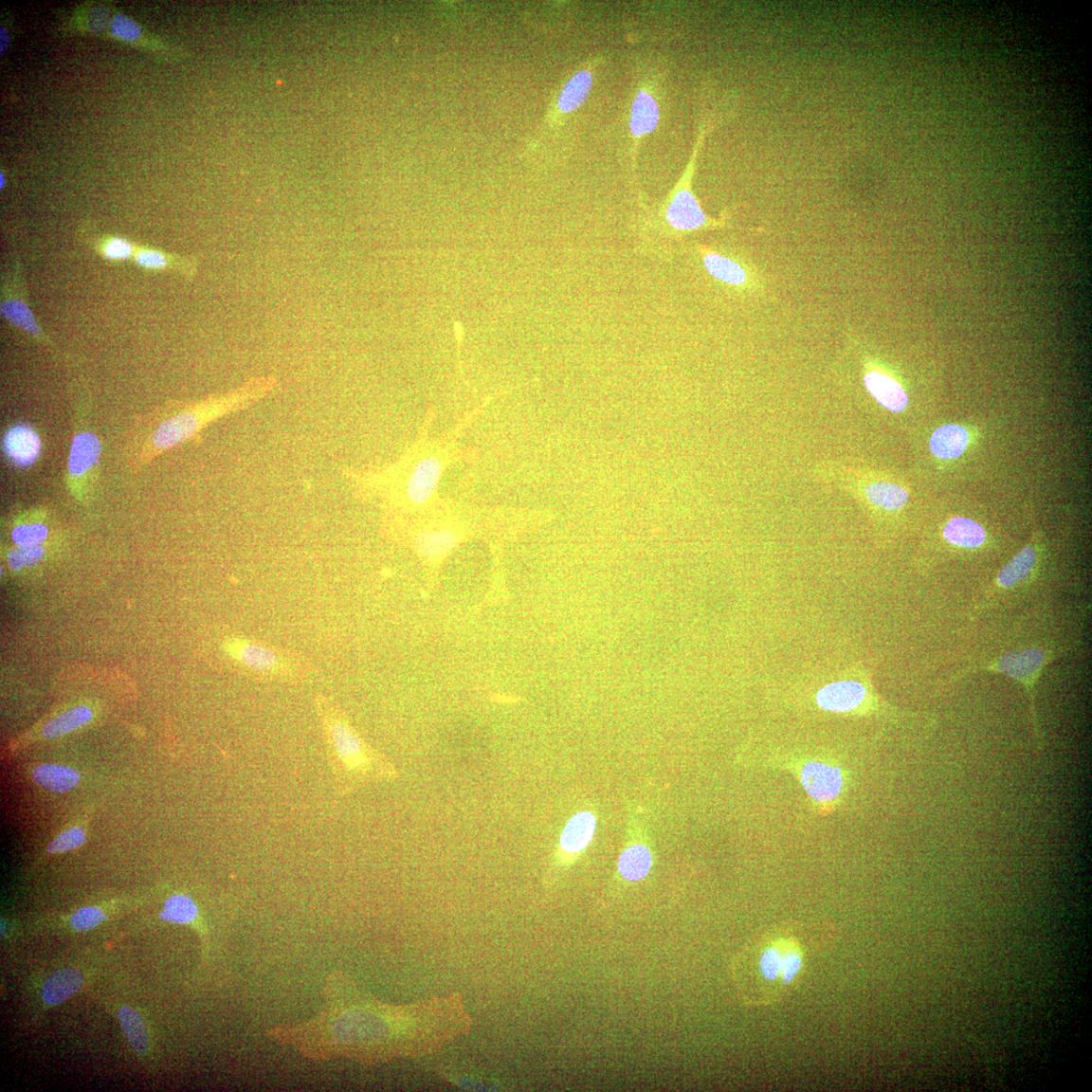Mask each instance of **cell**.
I'll return each mask as SVG.
<instances>
[{
	"label": "cell",
	"mask_w": 1092,
	"mask_h": 1092,
	"mask_svg": "<svg viewBox=\"0 0 1092 1092\" xmlns=\"http://www.w3.org/2000/svg\"><path fill=\"white\" fill-rule=\"evenodd\" d=\"M314 705L339 795H351L368 785L398 778L396 766L368 745L331 698L316 695Z\"/></svg>",
	"instance_id": "cell-1"
},
{
	"label": "cell",
	"mask_w": 1092,
	"mask_h": 1092,
	"mask_svg": "<svg viewBox=\"0 0 1092 1092\" xmlns=\"http://www.w3.org/2000/svg\"><path fill=\"white\" fill-rule=\"evenodd\" d=\"M825 934L828 933L780 929L761 936L751 950L755 959L754 1004L772 1005L792 992L803 977L812 951L828 940L822 938Z\"/></svg>",
	"instance_id": "cell-2"
},
{
	"label": "cell",
	"mask_w": 1092,
	"mask_h": 1092,
	"mask_svg": "<svg viewBox=\"0 0 1092 1092\" xmlns=\"http://www.w3.org/2000/svg\"><path fill=\"white\" fill-rule=\"evenodd\" d=\"M278 387L275 376L254 377L230 391L185 405L159 424L142 449L139 463H149L162 452L186 443L211 422L255 405Z\"/></svg>",
	"instance_id": "cell-3"
},
{
	"label": "cell",
	"mask_w": 1092,
	"mask_h": 1092,
	"mask_svg": "<svg viewBox=\"0 0 1092 1092\" xmlns=\"http://www.w3.org/2000/svg\"><path fill=\"white\" fill-rule=\"evenodd\" d=\"M221 646L231 665L251 681L300 685L312 673L305 657L250 637L228 636Z\"/></svg>",
	"instance_id": "cell-4"
},
{
	"label": "cell",
	"mask_w": 1092,
	"mask_h": 1092,
	"mask_svg": "<svg viewBox=\"0 0 1092 1092\" xmlns=\"http://www.w3.org/2000/svg\"><path fill=\"white\" fill-rule=\"evenodd\" d=\"M1064 650L1045 647H1030L1013 650L991 662L968 667L967 673L989 672L1012 679L1025 688L1029 701L1031 725L1039 747L1043 746V737L1036 712V685L1044 670Z\"/></svg>",
	"instance_id": "cell-5"
},
{
	"label": "cell",
	"mask_w": 1092,
	"mask_h": 1092,
	"mask_svg": "<svg viewBox=\"0 0 1092 1092\" xmlns=\"http://www.w3.org/2000/svg\"><path fill=\"white\" fill-rule=\"evenodd\" d=\"M2 294H0V315L4 320L14 329L25 334L29 339L48 347L55 348L53 341L40 325L27 301V293L24 281L23 265L20 261H14L9 268L3 273Z\"/></svg>",
	"instance_id": "cell-6"
},
{
	"label": "cell",
	"mask_w": 1092,
	"mask_h": 1092,
	"mask_svg": "<svg viewBox=\"0 0 1092 1092\" xmlns=\"http://www.w3.org/2000/svg\"><path fill=\"white\" fill-rule=\"evenodd\" d=\"M101 455L99 437L88 429L76 432L67 464V483L70 493L84 502L97 480Z\"/></svg>",
	"instance_id": "cell-7"
},
{
	"label": "cell",
	"mask_w": 1092,
	"mask_h": 1092,
	"mask_svg": "<svg viewBox=\"0 0 1092 1092\" xmlns=\"http://www.w3.org/2000/svg\"><path fill=\"white\" fill-rule=\"evenodd\" d=\"M1037 564L1038 554L1036 549L1031 544L1027 545L1025 549L999 571L993 585L990 590H986L981 604L977 606V610L981 611L983 607L989 606L992 600L1001 594L1007 593V592L1012 591V589L1027 582L1031 574H1033Z\"/></svg>",
	"instance_id": "cell-8"
},
{
	"label": "cell",
	"mask_w": 1092,
	"mask_h": 1092,
	"mask_svg": "<svg viewBox=\"0 0 1092 1092\" xmlns=\"http://www.w3.org/2000/svg\"><path fill=\"white\" fill-rule=\"evenodd\" d=\"M801 782L809 795L818 803H832L840 796L844 785L840 768L821 762L803 767Z\"/></svg>",
	"instance_id": "cell-9"
},
{
	"label": "cell",
	"mask_w": 1092,
	"mask_h": 1092,
	"mask_svg": "<svg viewBox=\"0 0 1092 1092\" xmlns=\"http://www.w3.org/2000/svg\"><path fill=\"white\" fill-rule=\"evenodd\" d=\"M443 470V462L434 455L418 461L406 481L408 502L417 507L428 504L436 492Z\"/></svg>",
	"instance_id": "cell-10"
},
{
	"label": "cell",
	"mask_w": 1092,
	"mask_h": 1092,
	"mask_svg": "<svg viewBox=\"0 0 1092 1092\" xmlns=\"http://www.w3.org/2000/svg\"><path fill=\"white\" fill-rule=\"evenodd\" d=\"M132 262L145 270L174 272L187 281H192L199 272L196 258L148 246H139Z\"/></svg>",
	"instance_id": "cell-11"
},
{
	"label": "cell",
	"mask_w": 1092,
	"mask_h": 1092,
	"mask_svg": "<svg viewBox=\"0 0 1092 1092\" xmlns=\"http://www.w3.org/2000/svg\"><path fill=\"white\" fill-rule=\"evenodd\" d=\"M869 693L862 682L841 681L832 682L817 693L819 707L831 712H847L866 702Z\"/></svg>",
	"instance_id": "cell-12"
},
{
	"label": "cell",
	"mask_w": 1092,
	"mask_h": 1092,
	"mask_svg": "<svg viewBox=\"0 0 1092 1092\" xmlns=\"http://www.w3.org/2000/svg\"><path fill=\"white\" fill-rule=\"evenodd\" d=\"M4 449L14 465L28 467L40 457L41 439L36 430L27 425H14L5 434Z\"/></svg>",
	"instance_id": "cell-13"
},
{
	"label": "cell",
	"mask_w": 1092,
	"mask_h": 1092,
	"mask_svg": "<svg viewBox=\"0 0 1092 1092\" xmlns=\"http://www.w3.org/2000/svg\"><path fill=\"white\" fill-rule=\"evenodd\" d=\"M704 266L713 278L739 288H754L755 273L735 256L710 251L703 255Z\"/></svg>",
	"instance_id": "cell-14"
},
{
	"label": "cell",
	"mask_w": 1092,
	"mask_h": 1092,
	"mask_svg": "<svg viewBox=\"0 0 1092 1092\" xmlns=\"http://www.w3.org/2000/svg\"><path fill=\"white\" fill-rule=\"evenodd\" d=\"M667 222L680 231H695L709 225L700 203L689 189L680 190L665 211Z\"/></svg>",
	"instance_id": "cell-15"
},
{
	"label": "cell",
	"mask_w": 1092,
	"mask_h": 1092,
	"mask_svg": "<svg viewBox=\"0 0 1092 1092\" xmlns=\"http://www.w3.org/2000/svg\"><path fill=\"white\" fill-rule=\"evenodd\" d=\"M596 818L588 811H582L570 819L559 839V855L568 858L579 854L593 839Z\"/></svg>",
	"instance_id": "cell-16"
},
{
	"label": "cell",
	"mask_w": 1092,
	"mask_h": 1092,
	"mask_svg": "<svg viewBox=\"0 0 1092 1092\" xmlns=\"http://www.w3.org/2000/svg\"><path fill=\"white\" fill-rule=\"evenodd\" d=\"M461 537L450 527L428 528L414 538V549L423 558L437 560L447 555L458 545Z\"/></svg>",
	"instance_id": "cell-17"
},
{
	"label": "cell",
	"mask_w": 1092,
	"mask_h": 1092,
	"mask_svg": "<svg viewBox=\"0 0 1092 1092\" xmlns=\"http://www.w3.org/2000/svg\"><path fill=\"white\" fill-rule=\"evenodd\" d=\"M864 383L874 399L889 411L899 413L906 408L908 398L905 391L888 375L872 372L864 375Z\"/></svg>",
	"instance_id": "cell-18"
},
{
	"label": "cell",
	"mask_w": 1092,
	"mask_h": 1092,
	"mask_svg": "<svg viewBox=\"0 0 1092 1092\" xmlns=\"http://www.w3.org/2000/svg\"><path fill=\"white\" fill-rule=\"evenodd\" d=\"M83 982L79 970L60 969L45 981L42 998L49 1006L59 1005L78 992Z\"/></svg>",
	"instance_id": "cell-19"
},
{
	"label": "cell",
	"mask_w": 1092,
	"mask_h": 1092,
	"mask_svg": "<svg viewBox=\"0 0 1092 1092\" xmlns=\"http://www.w3.org/2000/svg\"><path fill=\"white\" fill-rule=\"evenodd\" d=\"M82 239L102 260L111 263L133 261L136 250L139 246L127 238L114 235H94L83 232Z\"/></svg>",
	"instance_id": "cell-20"
},
{
	"label": "cell",
	"mask_w": 1092,
	"mask_h": 1092,
	"mask_svg": "<svg viewBox=\"0 0 1092 1092\" xmlns=\"http://www.w3.org/2000/svg\"><path fill=\"white\" fill-rule=\"evenodd\" d=\"M969 443L968 431L960 425H945L937 429L930 442L931 451L942 460L957 459Z\"/></svg>",
	"instance_id": "cell-21"
},
{
	"label": "cell",
	"mask_w": 1092,
	"mask_h": 1092,
	"mask_svg": "<svg viewBox=\"0 0 1092 1092\" xmlns=\"http://www.w3.org/2000/svg\"><path fill=\"white\" fill-rule=\"evenodd\" d=\"M33 778L41 787L57 793L71 791V789L76 787L81 781V775L78 771L56 764L38 766L33 771Z\"/></svg>",
	"instance_id": "cell-22"
},
{
	"label": "cell",
	"mask_w": 1092,
	"mask_h": 1092,
	"mask_svg": "<svg viewBox=\"0 0 1092 1092\" xmlns=\"http://www.w3.org/2000/svg\"><path fill=\"white\" fill-rule=\"evenodd\" d=\"M660 118L659 106L654 98L646 91L637 94L631 110L630 131L634 136H640L654 131Z\"/></svg>",
	"instance_id": "cell-23"
},
{
	"label": "cell",
	"mask_w": 1092,
	"mask_h": 1092,
	"mask_svg": "<svg viewBox=\"0 0 1092 1092\" xmlns=\"http://www.w3.org/2000/svg\"><path fill=\"white\" fill-rule=\"evenodd\" d=\"M944 537L951 544L961 548H979L986 540V534L977 522L957 518L950 520L944 529Z\"/></svg>",
	"instance_id": "cell-24"
},
{
	"label": "cell",
	"mask_w": 1092,
	"mask_h": 1092,
	"mask_svg": "<svg viewBox=\"0 0 1092 1092\" xmlns=\"http://www.w3.org/2000/svg\"><path fill=\"white\" fill-rule=\"evenodd\" d=\"M592 84L593 78L589 71L582 70L573 75L559 95V111L568 114L578 110L588 98Z\"/></svg>",
	"instance_id": "cell-25"
},
{
	"label": "cell",
	"mask_w": 1092,
	"mask_h": 1092,
	"mask_svg": "<svg viewBox=\"0 0 1092 1092\" xmlns=\"http://www.w3.org/2000/svg\"><path fill=\"white\" fill-rule=\"evenodd\" d=\"M118 1022L121 1029L136 1054H145L149 1050L150 1038L148 1029L142 1016L129 1007L120 1008Z\"/></svg>",
	"instance_id": "cell-26"
},
{
	"label": "cell",
	"mask_w": 1092,
	"mask_h": 1092,
	"mask_svg": "<svg viewBox=\"0 0 1092 1092\" xmlns=\"http://www.w3.org/2000/svg\"><path fill=\"white\" fill-rule=\"evenodd\" d=\"M93 719V710L87 706L72 708L50 720L43 728V737L54 738L79 730Z\"/></svg>",
	"instance_id": "cell-27"
},
{
	"label": "cell",
	"mask_w": 1092,
	"mask_h": 1092,
	"mask_svg": "<svg viewBox=\"0 0 1092 1092\" xmlns=\"http://www.w3.org/2000/svg\"><path fill=\"white\" fill-rule=\"evenodd\" d=\"M650 852L644 846H633L620 856L618 869L622 876L631 882L645 878L651 868Z\"/></svg>",
	"instance_id": "cell-28"
},
{
	"label": "cell",
	"mask_w": 1092,
	"mask_h": 1092,
	"mask_svg": "<svg viewBox=\"0 0 1092 1092\" xmlns=\"http://www.w3.org/2000/svg\"><path fill=\"white\" fill-rule=\"evenodd\" d=\"M866 496L872 504L888 511L901 509L908 500V493L904 488L884 482L868 485Z\"/></svg>",
	"instance_id": "cell-29"
},
{
	"label": "cell",
	"mask_w": 1092,
	"mask_h": 1092,
	"mask_svg": "<svg viewBox=\"0 0 1092 1092\" xmlns=\"http://www.w3.org/2000/svg\"><path fill=\"white\" fill-rule=\"evenodd\" d=\"M199 913V907L189 895L176 893L165 901L160 918L172 923L191 924Z\"/></svg>",
	"instance_id": "cell-30"
},
{
	"label": "cell",
	"mask_w": 1092,
	"mask_h": 1092,
	"mask_svg": "<svg viewBox=\"0 0 1092 1092\" xmlns=\"http://www.w3.org/2000/svg\"><path fill=\"white\" fill-rule=\"evenodd\" d=\"M46 555L45 546L42 544L34 546H17L12 549L7 556L8 564L13 571H21L29 567L36 566L44 558Z\"/></svg>",
	"instance_id": "cell-31"
},
{
	"label": "cell",
	"mask_w": 1092,
	"mask_h": 1092,
	"mask_svg": "<svg viewBox=\"0 0 1092 1092\" xmlns=\"http://www.w3.org/2000/svg\"><path fill=\"white\" fill-rule=\"evenodd\" d=\"M49 529L42 522H24L12 529L11 538L17 546H34L47 539Z\"/></svg>",
	"instance_id": "cell-32"
},
{
	"label": "cell",
	"mask_w": 1092,
	"mask_h": 1092,
	"mask_svg": "<svg viewBox=\"0 0 1092 1092\" xmlns=\"http://www.w3.org/2000/svg\"><path fill=\"white\" fill-rule=\"evenodd\" d=\"M86 842V832L82 828L74 827L61 832L48 846L50 854H63L82 846Z\"/></svg>",
	"instance_id": "cell-33"
},
{
	"label": "cell",
	"mask_w": 1092,
	"mask_h": 1092,
	"mask_svg": "<svg viewBox=\"0 0 1092 1092\" xmlns=\"http://www.w3.org/2000/svg\"><path fill=\"white\" fill-rule=\"evenodd\" d=\"M106 919L108 916L100 908L87 906L79 909L71 916L70 924L75 931L87 932L99 927Z\"/></svg>",
	"instance_id": "cell-34"
},
{
	"label": "cell",
	"mask_w": 1092,
	"mask_h": 1092,
	"mask_svg": "<svg viewBox=\"0 0 1092 1092\" xmlns=\"http://www.w3.org/2000/svg\"><path fill=\"white\" fill-rule=\"evenodd\" d=\"M112 32L119 39L134 41L140 37L141 28L125 15L118 14L112 24Z\"/></svg>",
	"instance_id": "cell-35"
},
{
	"label": "cell",
	"mask_w": 1092,
	"mask_h": 1092,
	"mask_svg": "<svg viewBox=\"0 0 1092 1092\" xmlns=\"http://www.w3.org/2000/svg\"><path fill=\"white\" fill-rule=\"evenodd\" d=\"M6 185H7V179H6L5 174L2 173H0V189L3 190L6 187Z\"/></svg>",
	"instance_id": "cell-36"
}]
</instances>
